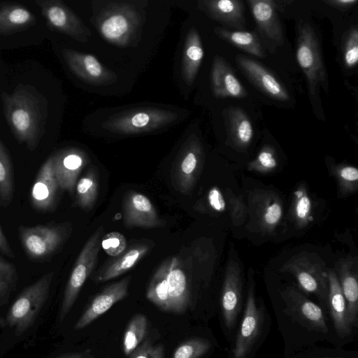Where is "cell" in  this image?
I'll use <instances>...</instances> for the list:
<instances>
[{"instance_id": "1", "label": "cell", "mask_w": 358, "mask_h": 358, "mask_svg": "<svg viewBox=\"0 0 358 358\" xmlns=\"http://www.w3.org/2000/svg\"><path fill=\"white\" fill-rule=\"evenodd\" d=\"M5 119L20 143L34 150L45 132L48 101L34 87L19 84L12 93L1 94Z\"/></svg>"}, {"instance_id": "2", "label": "cell", "mask_w": 358, "mask_h": 358, "mask_svg": "<svg viewBox=\"0 0 358 358\" xmlns=\"http://www.w3.org/2000/svg\"><path fill=\"white\" fill-rule=\"evenodd\" d=\"M142 25L139 10L124 1L108 3L95 20V26L103 38L119 47L131 45L138 38Z\"/></svg>"}, {"instance_id": "3", "label": "cell", "mask_w": 358, "mask_h": 358, "mask_svg": "<svg viewBox=\"0 0 358 358\" xmlns=\"http://www.w3.org/2000/svg\"><path fill=\"white\" fill-rule=\"evenodd\" d=\"M296 57L306 78L310 99L315 98L320 87L327 91V74L320 43L313 28L308 23H302L298 27Z\"/></svg>"}, {"instance_id": "4", "label": "cell", "mask_w": 358, "mask_h": 358, "mask_svg": "<svg viewBox=\"0 0 358 358\" xmlns=\"http://www.w3.org/2000/svg\"><path fill=\"white\" fill-rule=\"evenodd\" d=\"M53 275L49 272L27 287L10 306L6 321L7 326L15 329L16 336L23 334L34 323L48 297Z\"/></svg>"}, {"instance_id": "5", "label": "cell", "mask_w": 358, "mask_h": 358, "mask_svg": "<svg viewBox=\"0 0 358 358\" xmlns=\"http://www.w3.org/2000/svg\"><path fill=\"white\" fill-rule=\"evenodd\" d=\"M178 119L171 110L157 108L130 109L106 120L103 127L120 135H132L152 131L170 125Z\"/></svg>"}, {"instance_id": "6", "label": "cell", "mask_w": 358, "mask_h": 358, "mask_svg": "<svg viewBox=\"0 0 358 358\" xmlns=\"http://www.w3.org/2000/svg\"><path fill=\"white\" fill-rule=\"evenodd\" d=\"M280 271L292 274L306 293L313 294L321 301L327 302L328 268L317 254L301 252L285 262Z\"/></svg>"}, {"instance_id": "7", "label": "cell", "mask_w": 358, "mask_h": 358, "mask_svg": "<svg viewBox=\"0 0 358 358\" xmlns=\"http://www.w3.org/2000/svg\"><path fill=\"white\" fill-rule=\"evenodd\" d=\"M70 233L66 223L21 226L20 238L27 255L36 260L50 257L64 243Z\"/></svg>"}, {"instance_id": "8", "label": "cell", "mask_w": 358, "mask_h": 358, "mask_svg": "<svg viewBox=\"0 0 358 358\" xmlns=\"http://www.w3.org/2000/svg\"><path fill=\"white\" fill-rule=\"evenodd\" d=\"M103 227H99L87 240L74 264L67 282L59 311L62 321L73 306L81 288L95 266L101 247Z\"/></svg>"}, {"instance_id": "9", "label": "cell", "mask_w": 358, "mask_h": 358, "mask_svg": "<svg viewBox=\"0 0 358 358\" xmlns=\"http://www.w3.org/2000/svg\"><path fill=\"white\" fill-rule=\"evenodd\" d=\"M36 3L50 29L85 43L91 36L81 19L62 1L37 0Z\"/></svg>"}, {"instance_id": "10", "label": "cell", "mask_w": 358, "mask_h": 358, "mask_svg": "<svg viewBox=\"0 0 358 358\" xmlns=\"http://www.w3.org/2000/svg\"><path fill=\"white\" fill-rule=\"evenodd\" d=\"M264 311L257 305L255 283L250 278L245 308L241 325L233 349V358H245L255 345L261 331Z\"/></svg>"}, {"instance_id": "11", "label": "cell", "mask_w": 358, "mask_h": 358, "mask_svg": "<svg viewBox=\"0 0 358 358\" xmlns=\"http://www.w3.org/2000/svg\"><path fill=\"white\" fill-rule=\"evenodd\" d=\"M62 53L71 72L85 82L103 86L117 81L116 73L102 65L94 55L72 49H64Z\"/></svg>"}, {"instance_id": "12", "label": "cell", "mask_w": 358, "mask_h": 358, "mask_svg": "<svg viewBox=\"0 0 358 358\" xmlns=\"http://www.w3.org/2000/svg\"><path fill=\"white\" fill-rule=\"evenodd\" d=\"M123 223L127 228H157L165 224L152 203L144 194L135 191L125 194L122 201Z\"/></svg>"}, {"instance_id": "13", "label": "cell", "mask_w": 358, "mask_h": 358, "mask_svg": "<svg viewBox=\"0 0 358 358\" xmlns=\"http://www.w3.org/2000/svg\"><path fill=\"white\" fill-rule=\"evenodd\" d=\"M203 150L199 140L191 136L178 158L175 178L181 192L187 193L194 186L203 163Z\"/></svg>"}, {"instance_id": "14", "label": "cell", "mask_w": 358, "mask_h": 358, "mask_svg": "<svg viewBox=\"0 0 358 358\" xmlns=\"http://www.w3.org/2000/svg\"><path fill=\"white\" fill-rule=\"evenodd\" d=\"M242 288L240 266L236 261L230 259L227 264L221 294L222 315L229 329L234 327L242 307Z\"/></svg>"}, {"instance_id": "15", "label": "cell", "mask_w": 358, "mask_h": 358, "mask_svg": "<svg viewBox=\"0 0 358 358\" xmlns=\"http://www.w3.org/2000/svg\"><path fill=\"white\" fill-rule=\"evenodd\" d=\"M281 295L292 315L303 326L323 334L327 333L326 319L319 306L293 286L285 288Z\"/></svg>"}, {"instance_id": "16", "label": "cell", "mask_w": 358, "mask_h": 358, "mask_svg": "<svg viewBox=\"0 0 358 358\" xmlns=\"http://www.w3.org/2000/svg\"><path fill=\"white\" fill-rule=\"evenodd\" d=\"M236 62L249 80L265 94L281 101L289 99L285 86L261 64L243 55H238Z\"/></svg>"}, {"instance_id": "17", "label": "cell", "mask_w": 358, "mask_h": 358, "mask_svg": "<svg viewBox=\"0 0 358 358\" xmlns=\"http://www.w3.org/2000/svg\"><path fill=\"white\" fill-rule=\"evenodd\" d=\"M53 170L59 189L73 194L78 176L87 162L86 154L76 148L61 150L52 155Z\"/></svg>"}, {"instance_id": "18", "label": "cell", "mask_w": 358, "mask_h": 358, "mask_svg": "<svg viewBox=\"0 0 358 358\" xmlns=\"http://www.w3.org/2000/svg\"><path fill=\"white\" fill-rule=\"evenodd\" d=\"M131 276L106 287L91 301L75 324L76 329H81L108 311L114 304L128 295Z\"/></svg>"}, {"instance_id": "19", "label": "cell", "mask_w": 358, "mask_h": 358, "mask_svg": "<svg viewBox=\"0 0 358 358\" xmlns=\"http://www.w3.org/2000/svg\"><path fill=\"white\" fill-rule=\"evenodd\" d=\"M59 189L52 155L40 168L31 187L30 197L34 208L40 212L52 210L55 207Z\"/></svg>"}, {"instance_id": "20", "label": "cell", "mask_w": 358, "mask_h": 358, "mask_svg": "<svg viewBox=\"0 0 358 358\" xmlns=\"http://www.w3.org/2000/svg\"><path fill=\"white\" fill-rule=\"evenodd\" d=\"M356 258H342L335 264V272L346 302L351 327L357 326L358 319V275Z\"/></svg>"}, {"instance_id": "21", "label": "cell", "mask_w": 358, "mask_h": 358, "mask_svg": "<svg viewBox=\"0 0 358 358\" xmlns=\"http://www.w3.org/2000/svg\"><path fill=\"white\" fill-rule=\"evenodd\" d=\"M248 3L262 34L268 40L279 45H282L283 30L277 12V2L272 0H248Z\"/></svg>"}, {"instance_id": "22", "label": "cell", "mask_w": 358, "mask_h": 358, "mask_svg": "<svg viewBox=\"0 0 358 358\" xmlns=\"http://www.w3.org/2000/svg\"><path fill=\"white\" fill-rule=\"evenodd\" d=\"M212 92L217 98H243L248 92L230 64L222 57H214L210 75Z\"/></svg>"}, {"instance_id": "23", "label": "cell", "mask_w": 358, "mask_h": 358, "mask_svg": "<svg viewBox=\"0 0 358 358\" xmlns=\"http://www.w3.org/2000/svg\"><path fill=\"white\" fill-rule=\"evenodd\" d=\"M198 7L210 18L227 27L242 29L245 25L244 5L240 0H201Z\"/></svg>"}, {"instance_id": "24", "label": "cell", "mask_w": 358, "mask_h": 358, "mask_svg": "<svg viewBox=\"0 0 358 358\" xmlns=\"http://www.w3.org/2000/svg\"><path fill=\"white\" fill-rule=\"evenodd\" d=\"M150 250L148 244H136L119 256L106 261L94 276L96 282H105L117 278L132 268Z\"/></svg>"}, {"instance_id": "25", "label": "cell", "mask_w": 358, "mask_h": 358, "mask_svg": "<svg viewBox=\"0 0 358 358\" xmlns=\"http://www.w3.org/2000/svg\"><path fill=\"white\" fill-rule=\"evenodd\" d=\"M328 298L331 316L334 328L339 336H348L352 329L350 324L346 302L334 269L328 268Z\"/></svg>"}, {"instance_id": "26", "label": "cell", "mask_w": 358, "mask_h": 358, "mask_svg": "<svg viewBox=\"0 0 358 358\" xmlns=\"http://www.w3.org/2000/svg\"><path fill=\"white\" fill-rule=\"evenodd\" d=\"M169 311L182 314L187 308L189 292L187 280L180 262L177 258L170 260L168 274Z\"/></svg>"}, {"instance_id": "27", "label": "cell", "mask_w": 358, "mask_h": 358, "mask_svg": "<svg viewBox=\"0 0 358 358\" xmlns=\"http://www.w3.org/2000/svg\"><path fill=\"white\" fill-rule=\"evenodd\" d=\"M36 17L24 5L3 2L0 4V36L27 30L36 24Z\"/></svg>"}, {"instance_id": "28", "label": "cell", "mask_w": 358, "mask_h": 358, "mask_svg": "<svg viewBox=\"0 0 358 358\" xmlns=\"http://www.w3.org/2000/svg\"><path fill=\"white\" fill-rule=\"evenodd\" d=\"M228 136L231 143L239 149H246L253 137L250 120L240 108H230L224 111Z\"/></svg>"}, {"instance_id": "29", "label": "cell", "mask_w": 358, "mask_h": 358, "mask_svg": "<svg viewBox=\"0 0 358 358\" xmlns=\"http://www.w3.org/2000/svg\"><path fill=\"white\" fill-rule=\"evenodd\" d=\"M203 57V49L197 30L192 27L186 36L181 64L182 76L186 84L190 85L198 73Z\"/></svg>"}, {"instance_id": "30", "label": "cell", "mask_w": 358, "mask_h": 358, "mask_svg": "<svg viewBox=\"0 0 358 358\" xmlns=\"http://www.w3.org/2000/svg\"><path fill=\"white\" fill-rule=\"evenodd\" d=\"M214 31L222 39L252 55L259 58L266 56L260 41L254 32L231 31L222 27H217Z\"/></svg>"}, {"instance_id": "31", "label": "cell", "mask_w": 358, "mask_h": 358, "mask_svg": "<svg viewBox=\"0 0 358 358\" xmlns=\"http://www.w3.org/2000/svg\"><path fill=\"white\" fill-rule=\"evenodd\" d=\"M170 260H166L157 269L148 285L146 297L159 309L169 311L168 274Z\"/></svg>"}, {"instance_id": "32", "label": "cell", "mask_w": 358, "mask_h": 358, "mask_svg": "<svg viewBox=\"0 0 358 358\" xmlns=\"http://www.w3.org/2000/svg\"><path fill=\"white\" fill-rule=\"evenodd\" d=\"M76 202L85 210L92 208L96 201L99 190L98 172L91 167L76 185Z\"/></svg>"}, {"instance_id": "33", "label": "cell", "mask_w": 358, "mask_h": 358, "mask_svg": "<svg viewBox=\"0 0 358 358\" xmlns=\"http://www.w3.org/2000/svg\"><path fill=\"white\" fill-rule=\"evenodd\" d=\"M257 207V218L261 227L265 231H272L278 224L282 215V207L280 199L273 193H263Z\"/></svg>"}, {"instance_id": "34", "label": "cell", "mask_w": 358, "mask_h": 358, "mask_svg": "<svg viewBox=\"0 0 358 358\" xmlns=\"http://www.w3.org/2000/svg\"><path fill=\"white\" fill-rule=\"evenodd\" d=\"M14 195V175L9 152L0 139V204L8 205Z\"/></svg>"}, {"instance_id": "35", "label": "cell", "mask_w": 358, "mask_h": 358, "mask_svg": "<svg viewBox=\"0 0 358 358\" xmlns=\"http://www.w3.org/2000/svg\"><path fill=\"white\" fill-rule=\"evenodd\" d=\"M148 321L143 314L135 315L125 330L123 338V351L129 356L139 345L147 331Z\"/></svg>"}, {"instance_id": "36", "label": "cell", "mask_w": 358, "mask_h": 358, "mask_svg": "<svg viewBox=\"0 0 358 358\" xmlns=\"http://www.w3.org/2000/svg\"><path fill=\"white\" fill-rule=\"evenodd\" d=\"M210 348L208 340L196 338L187 340L178 346L172 358H200Z\"/></svg>"}, {"instance_id": "37", "label": "cell", "mask_w": 358, "mask_h": 358, "mask_svg": "<svg viewBox=\"0 0 358 358\" xmlns=\"http://www.w3.org/2000/svg\"><path fill=\"white\" fill-rule=\"evenodd\" d=\"M294 215L297 227H304L308 222L313 221L310 215L311 201L305 190L294 192Z\"/></svg>"}, {"instance_id": "38", "label": "cell", "mask_w": 358, "mask_h": 358, "mask_svg": "<svg viewBox=\"0 0 358 358\" xmlns=\"http://www.w3.org/2000/svg\"><path fill=\"white\" fill-rule=\"evenodd\" d=\"M340 192L343 194L352 193L358 186V169L352 166H339L336 170Z\"/></svg>"}, {"instance_id": "39", "label": "cell", "mask_w": 358, "mask_h": 358, "mask_svg": "<svg viewBox=\"0 0 358 358\" xmlns=\"http://www.w3.org/2000/svg\"><path fill=\"white\" fill-rule=\"evenodd\" d=\"M275 149L269 145L264 146L257 157L248 164V169L262 173L273 171L277 166Z\"/></svg>"}, {"instance_id": "40", "label": "cell", "mask_w": 358, "mask_h": 358, "mask_svg": "<svg viewBox=\"0 0 358 358\" xmlns=\"http://www.w3.org/2000/svg\"><path fill=\"white\" fill-rule=\"evenodd\" d=\"M343 45L344 64L348 68H354L358 62V29L357 27L350 29Z\"/></svg>"}, {"instance_id": "41", "label": "cell", "mask_w": 358, "mask_h": 358, "mask_svg": "<svg viewBox=\"0 0 358 358\" xmlns=\"http://www.w3.org/2000/svg\"><path fill=\"white\" fill-rule=\"evenodd\" d=\"M101 246L109 256L115 257L121 255L127 249V240L118 231L106 234L101 241Z\"/></svg>"}, {"instance_id": "42", "label": "cell", "mask_w": 358, "mask_h": 358, "mask_svg": "<svg viewBox=\"0 0 358 358\" xmlns=\"http://www.w3.org/2000/svg\"><path fill=\"white\" fill-rule=\"evenodd\" d=\"M17 280L15 266L0 257V296H6Z\"/></svg>"}, {"instance_id": "43", "label": "cell", "mask_w": 358, "mask_h": 358, "mask_svg": "<svg viewBox=\"0 0 358 358\" xmlns=\"http://www.w3.org/2000/svg\"><path fill=\"white\" fill-rule=\"evenodd\" d=\"M129 358H164V347L145 341L129 355Z\"/></svg>"}, {"instance_id": "44", "label": "cell", "mask_w": 358, "mask_h": 358, "mask_svg": "<svg viewBox=\"0 0 358 358\" xmlns=\"http://www.w3.org/2000/svg\"><path fill=\"white\" fill-rule=\"evenodd\" d=\"M230 214L233 223L238 226L242 224L247 216L248 209L243 199L237 196L229 197Z\"/></svg>"}, {"instance_id": "45", "label": "cell", "mask_w": 358, "mask_h": 358, "mask_svg": "<svg viewBox=\"0 0 358 358\" xmlns=\"http://www.w3.org/2000/svg\"><path fill=\"white\" fill-rule=\"evenodd\" d=\"M208 201L211 208L217 212H223L226 208L224 198L217 187H213L209 190Z\"/></svg>"}, {"instance_id": "46", "label": "cell", "mask_w": 358, "mask_h": 358, "mask_svg": "<svg viewBox=\"0 0 358 358\" xmlns=\"http://www.w3.org/2000/svg\"><path fill=\"white\" fill-rule=\"evenodd\" d=\"M324 2L334 8L345 11L353 7L357 0H325Z\"/></svg>"}, {"instance_id": "47", "label": "cell", "mask_w": 358, "mask_h": 358, "mask_svg": "<svg viewBox=\"0 0 358 358\" xmlns=\"http://www.w3.org/2000/svg\"><path fill=\"white\" fill-rule=\"evenodd\" d=\"M0 251L6 256L13 258L14 253L0 226Z\"/></svg>"}, {"instance_id": "48", "label": "cell", "mask_w": 358, "mask_h": 358, "mask_svg": "<svg viewBox=\"0 0 358 358\" xmlns=\"http://www.w3.org/2000/svg\"><path fill=\"white\" fill-rule=\"evenodd\" d=\"M62 358H87V357L83 354H73V355H66Z\"/></svg>"}, {"instance_id": "49", "label": "cell", "mask_w": 358, "mask_h": 358, "mask_svg": "<svg viewBox=\"0 0 358 358\" xmlns=\"http://www.w3.org/2000/svg\"><path fill=\"white\" fill-rule=\"evenodd\" d=\"M7 326L6 319L0 317V327H5Z\"/></svg>"}]
</instances>
